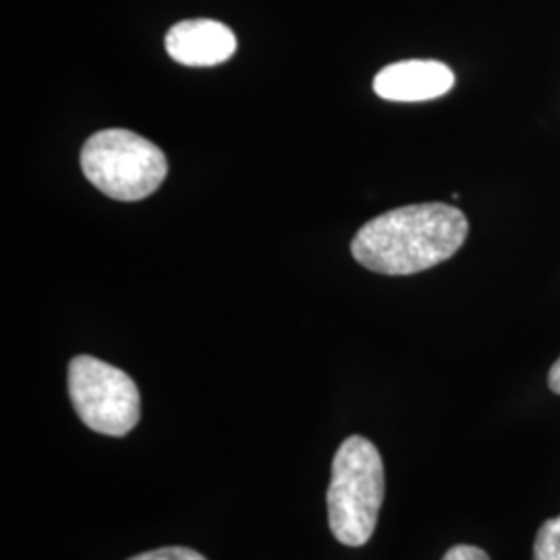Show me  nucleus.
Returning <instances> with one entry per match:
<instances>
[{
    "label": "nucleus",
    "instance_id": "obj_1",
    "mask_svg": "<svg viewBox=\"0 0 560 560\" xmlns=\"http://www.w3.org/2000/svg\"><path fill=\"white\" fill-rule=\"evenodd\" d=\"M467 233L469 222L459 208L413 203L363 224L351 241V254L372 272L409 277L453 258Z\"/></svg>",
    "mask_w": 560,
    "mask_h": 560
},
{
    "label": "nucleus",
    "instance_id": "obj_8",
    "mask_svg": "<svg viewBox=\"0 0 560 560\" xmlns=\"http://www.w3.org/2000/svg\"><path fill=\"white\" fill-rule=\"evenodd\" d=\"M129 560H208L198 550L185 548V546H166L159 550H150L138 557H131Z\"/></svg>",
    "mask_w": 560,
    "mask_h": 560
},
{
    "label": "nucleus",
    "instance_id": "obj_10",
    "mask_svg": "<svg viewBox=\"0 0 560 560\" xmlns=\"http://www.w3.org/2000/svg\"><path fill=\"white\" fill-rule=\"evenodd\" d=\"M548 386L555 395H560V358L555 361V365L550 368V374H548Z\"/></svg>",
    "mask_w": 560,
    "mask_h": 560
},
{
    "label": "nucleus",
    "instance_id": "obj_3",
    "mask_svg": "<svg viewBox=\"0 0 560 560\" xmlns=\"http://www.w3.org/2000/svg\"><path fill=\"white\" fill-rule=\"evenodd\" d=\"M81 171L104 196L138 201L161 187L168 164L152 141L127 129H104L83 143Z\"/></svg>",
    "mask_w": 560,
    "mask_h": 560
},
{
    "label": "nucleus",
    "instance_id": "obj_4",
    "mask_svg": "<svg viewBox=\"0 0 560 560\" xmlns=\"http://www.w3.org/2000/svg\"><path fill=\"white\" fill-rule=\"evenodd\" d=\"M69 395L80 420L104 436H127L140 421L138 384L92 355H78L69 363Z\"/></svg>",
    "mask_w": 560,
    "mask_h": 560
},
{
    "label": "nucleus",
    "instance_id": "obj_5",
    "mask_svg": "<svg viewBox=\"0 0 560 560\" xmlns=\"http://www.w3.org/2000/svg\"><path fill=\"white\" fill-rule=\"evenodd\" d=\"M455 85V73L439 60H402L384 67L374 78V92L390 102L441 98Z\"/></svg>",
    "mask_w": 560,
    "mask_h": 560
},
{
    "label": "nucleus",
    "instance_id": "obj_6",
    "mask_svg": "<svg viewBox=\"0 0 560 560\" xmlns=\"http://www.w3.org/2000/svg\"><path fill=\"white\" fill-rule=\"evenodd\" d=\"M164 46L185 67H214L235 55L237 38L221 21L187 20L168 30Z\"/></svg>",
    "mask_w": 560,
    "mask_h": 560
},
{
    "label": "nucleus",
    "instance_id": "obj_7",
    "mask_svg": "<svg viewBox=\"0 0 560 560\" xmlns=\"http://www.w3.org/2000/svg\"><path fill=\"white\" fill-rule=\"evenodd\" d=\"M534 560H560V515L541 523L534 544Z\"/></svg>",
    "mask_w": 560,
    "mask_h": 560
},
{
    "label": "nucleus",
    "instance_id": "obj_9",
    "mask_svg": "<svg viewBox=\"0 0 560 560\" xmlns=\"http://www.w3.org/2000/svg\"><path fill=\"white\" fill-rule=\"evenodd\" d=\"M442 560H490V557L478 546L457 544L442 557Z\"/></svg>",
    "mask_w": 560,
    "mask_h": 560
},
{
    "label": "nucleus",
    "instance_id": "obj_2",
    "mask_svg": "<svg viewBox=\"0 0 560 560\" xmlns=\"http://www.w3.org/2000/svg\"><path fill=\"white\" fill-rule=\"evenodd\" d=\"M382 501L384 463L378 448L363 436H349L332 460L326 497L332 536L345 546H365L376 532Z\"/></svg>",
    "mask_w": 560,
    "mask_h": 560
}]
</instances>
